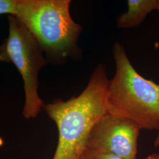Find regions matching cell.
<instances>
[{"mask_svg": "<svg viewBox=\"0 0 159 159\" xmlns=\"http://www.w3.org/2000/svg\"><path fill=\"white\" fill-rule=\"evenodd\" d=\"M70 0H18L14 17L38 40L48 61L62 64L77 55L81 25L70 13Z\"/></svg>", "mask_w": 159, "mask_h": 159, "instance_id": "cell-3", "label": "cell"}, {"mask_svg": "<svg viewBox=\"0 0 159 159\" xmlns=\"http://www.w3.org/2000/svg\"><path fill=\"white\" fill-rule=\"evenodd\" d=\"M157 0H129L127 11L120 15L117 20L120 29H131L139 26L148 15L156 10Z\"/></svg>", "mask_w": 159, "mask_h": 159, "instance_id": "cell-6", "label": "cell"}, {"mask_svg": "<svg viewBox=\"0 0 159 159\" xmlns=\"http://www.w3.org/2000/svg\"><path fill=\"white\" fill-rule=\"evenodd\" d=\"M154 146L155 147H159V130L157 132V137L154 140Z\"/></svg>", "mask_w": 159, "mask_h": 159, "instance_id": "cell-10", "label": "cell"}, {"mask_svg": "<svg viewBox=\"0 0 159 159\" xmlns=\"http://www.w3.org/2000/svg\"><path fill=\"white\" fill-rule=\"evenodd\" d=\"M144 159H159V151L157 153L150 154Z\"/></svg>", "mask_w": 159, "mask_h": 159, "instance_id": "cell-9", "label": "cell"}, {"mask_svg": "<svg viewBox=\"0 0 159 159\" xmlns=\"http://www.w3.org/2000/svg\"><path fill=\"white\" fill-rule=\"evenodd\" d=\"M18 0H0V15L16 14Z\"/></svg>", "mask_w": 159, "mask_h": 159, "instance_id": "cell-8", "label": "cell"}, {"mask_svg": "<svg viewBox=\"0 0 159 159\" xmlns=\"http://www.w3.org/2000/svg\"><path fill=\"white\" fill-rule=\"evenodd\" d=\"M116 74L109 81L105 104L108 114L129 120L141 130H159V83L133 67L120 43L114 44Z\"/></svg>", "mask_w": 159, "mask_h": 159, "instance_id": "cell-2", "label": "cell"}, {"mask_svg": "<svg viewBox=\"0 0 159 159\" xmlns=\"http://www.w3.org/2000/svg\"><path fill=\"white\" fill-rule=\"evenodd\" d=\"M109 81L106 66L98 64L78 96L44 105L43 108L55 122L58 131L52 159H80L93 128L108 113L105 101Z\"/></svg>", "mask_w": 159, "mask_h": 159, "instance_id": "cell-1", "label": "cell"}, {"mask_svg": "<svg viewBox=\"0 0 159 159\" xmlns=\"http://www.w3.org/2000/svg\"><path fill=\"white\" fill-rule=\"evenodd\" d=\"M8 19L9 33L0 46V61L12 63L21 75L25 97L23 116L33 119L44 105L38 93L39 75L47 60L40 43L29 29L13 16Z\"/></svg>", "mask_w": 159, "mask_h": 159, "instance_id": "cell-4", "label": "cell"}, {"mask_svg": "<svg viewBox=\"0 0 159 159\" xmlns=\"http://www.w3.org/2000/svg\"><path fill=\"white\" fill-rule=\"evenodd\" d=\"M156 10L159 12V0H157V8Z\"/></svg>", "mask_w": 159, "mask_h": 159, "instance_id": "cell-11", "label": "cell"}, {"mask_svg": "<svg viewBox=\"0 0 159 159\" xmlns=\"http://www.w3.org/2000/svg\"><path fill=\"white\" fill-rule=\"evenodd\" d=\"M140 130L130 120L107 113L93 128L85 149L137 159Z\"/></svg>", "mask_w": 159, "mask_h": 159, "instance_id": "cell-5", "label": "cell"}, {"mask_svg": "<svg viewBox=\"0 0 159 159\" xmlns=\"http://www.w3.org/2000/svg\"><path fill=\"white\" fill-rule=\"evenodd\" d=\"M80 159H123L113 154L97 152L85 149Z\"/></svg>", "mask_w": 159, "mask_h": 159, "instance_id": "cell-7", "label": "cell"}]
</instances>
